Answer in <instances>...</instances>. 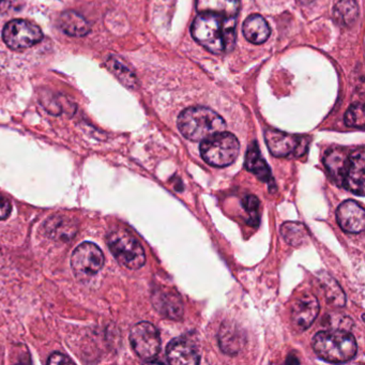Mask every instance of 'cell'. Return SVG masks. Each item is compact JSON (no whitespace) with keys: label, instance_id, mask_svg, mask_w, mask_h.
I'll return each mask as SVG.
<instances>
[{"label":"cell","instance_id":"obj_8","mask_svg":"<svg viewBox=\"0 0 365 365\" xmlns=\"http://www.w3.org/2000/svg\"><path fill=\"white\" fill-rule=\"evenodd\" d=\"M103 264V253L95 243H82L72 254V269L78 277H93L101 270Z\"/></svg>","mask_w":365,"mask_h":365},{"label":"cell","instance_id":"obj_28","mask_svg":"<svg viewBox=\"0 0 365 365\" xmlns=\"http://www.w3.org/2000/svg\"><path fill=\"white\" fill-rule=\"evenodd\" d=\"M11 213V205L9 200L0 195V221L7 219Z\"/></svg>","mask_w":365,"mask_h":365},{"label":"cell","instance_id":"obj_11","mask_svg":"<svg viewBox=\"0 0 365 365\" xmlns=\"http://www.w3.org/2000/svg\"><path fill=\"white\" fill-rule=\"evenodd\" d=\"M264 140L269 151L277 158H285L292 153L297 155L301 145L304 143L298 136L273 129L264 132Z\"/></svg>","mask_w":365,"mask_h":365},{"label":"cell","instance_id":"obj_29","mask_svg":"<svg viewBox=\"0 0 365 365\" xmlns=\"http://www.w3.org/2000/svg\"><path fill=\"white\" fill-rule=\"evenodd\" d=\"M48 363V364H70V363H73V361L66 356L65 354L55 352V354H51Z\"/></svg>","mask_w":365,"mask_h":365},{"label":"cell","instance_id":"obj_12","mask_svg":"<svg viewBox=\"0 0 365 365\" xmlns=\"http://www.w3.org/2000/svg\"><path fill=\"white\" fill-rule=\"evenodd\" d=\"M319 302L311 294L301 297L292 309V322L297 331H305L313 324L319 314Z\"/></svg>","mask_w":365,"mask_h":365},{"label":"cell","instance_id":"obj_17","mask_svg":"<svg viewBox=\"0 0 365 365\" xmlns=\"http://www.w3.org/2000/svg\"><path fill=\"white\" fill-rule=\"evenodd\" d=\"M243 35L247 41L254 44H262L270 37V27L259 14H253L243 23Z\"/></svg>","mask_w":365,"mask_h":365},{"label":"cell","instance_id":"obj_9","mask_svg":"<svg viewBox=\"0 0 365 365\" xmlns=\"http://www.w3.org/2000/svg\"><path fill=\"white\" fill-rule=\"evenodd\" d=\"M365 155L363 148L349 153L345 170L341 178V187L356 195H364Z\"/></svg>","mask_w":365,"mask_h":365},{"label":"cell","instance_id":"obj_30","mask_svg":"<svg viewBox=\"0 0 365 365\" xmlns=\"http://www.w3.org/2000/svg\"><path fill=\"white\" fill-rule=\"evenodd\" d=\"M300 3L305 4V5H309V4H311L313 0H299Z\"/></svg>","mask_w":365,"mask_h":365},{"label":"cell","instance_id":"obj_16","mask_svg":"<svg viewBox=\"0 0 365 365\" xmlns=\"http://www.w3.org/2000/svg\"><path fill=\"white\" fill-rule=\"evenodd\" d=\"M245 168L252 174L255 175L259 180L269 183V185L272 182L270 168L260 155V150L256 142L252 143L247 149V155H245Z\"/></svg>","mask_w":365,"mask_h":365},{"label":"cell","instance_id":"obj_14","mask_svg":"<svg viewBox=\"0 0 365 365\" xmlns=\"http://www.w3.org/2000/svg\"><path fill=\"white\" fill-rule=\"evenodd\" d=\"M168 360L174 365H196L200 363V356L193 341L185 339H175L168 344Z\"/></svg>","mask_w":365,"mask_h":365},{"label":"cell","instance_id":"obj_19","mask_svg":"<svg viewBox=\"0 0 365 365\" xmlns=\"http://www.w3.org/2000/svg\"><path fill=\"white\" fill-rule=\"evenodd\" d=\"M198 14H217L225 18H237L239 0H196Z\"/></svg>","mask_w":365,"mask_h":365},{"label":"cell","instance_id":"obj_10","mask_svg":"<svg viewBox=\"0 0 365 365\" xmlns=\"http://www.w3.org/2000/svg\"><path fill=\"white\" fill-rule=\"evenodd\" d=\"M337 223L341 230L350 234H359L365 227V212L363 207L354 200H346L336 211Z\"/></svg>","mask_w":365,"mask_h":365},{"label":"cell","instance_id":"obj_21","mask_svg":"<svg viewBox=\"0 0 365 365\" xmlns=\"http://www.w3.org/2000/svg\"><path fill=\"white\" fill-rule=\"evenodd\" d=\"M359 16L356 0H339L334 7L333 18L337 24L350 27L356 23Z\"/></svg>","mask_w":365,"mask_h":365},{"label":"cell","instance_id":"obj_15","mask_svg":"<svg viewBox=\"0 0 365 365\" xmlns=\"http://www.w3.org/2000/svg\"><path fill=\"white\" fill-rule=\"evenodd\" d=\"M44 227L48 237L57 241L71 240L78 232V225L76 222L63 215L50 217Z\"/></svg>","mask_w":365,"mask_h":365},{"label":"cell","instance_id":"obj_1","mask_svg":"<svg viewBox=\"0 0 365 365\" xmlns=\"http://www.w3.org/2000/svg\"><path fill=\"white\" fill-rule=\"evenodd\" d=\"M236 18L198 14L191 27L194 40L213 54L230 52L236 42Z\"/></svg>","mask_w":365,"mask_h":365},{"label":"cell","instance_id":"obj_27","mask_svg":"<svg viewBox=\"0 0 365 365\" xmlns=\"http://www.w3.org/2000/svg\"><path fill=\"white\" fill-rule=\"evenodd\" d=\"M364 121V106H363V104L358 103L350 106L349 110L345 114L346 125L348 127L363 129Z\"/></svg>","mask_w":365,"mask_h":365},{"label":"cell","instance_id":"obj_20","mask_svg":"<svg viewBox=\"0 0 365 365\" xmlns=\"http://www.w3.org/2000/svg\"><path fill=\"white\" fill-rule=\"evenodd\" d=\"M58 25L66 35L71 37H84L91 33V25L76 11H67L61 14Z\"/></svg>","mask_w":365,"mask_h":365},{"label":"cell","instance_id":"obj_22","mask_svg":"<svg viewBox=\"0 0 365 365\" xmlns=\"http://www.w3.org/2000/svg\"><path fill=\"white\" fill-rule=\"evenodd\" d=\"M348 155L341 149H332L329 150L324 155V165L328 168L332 178L341 185L343 178L344 170H345L346 162Z\"/></svg>","mask_w":365,"mask_h":365},{"label":"cell","instance_id":"obj_6","mask_svg":"<svg viewBox=\"0 0 365 365\" xmlns=\"http://www.w3.org/2000/svg\"><path fill=\"white\" fill-rule=\"evenodd\" d=\"M3 39L11 50H25L41 42L43 33L29 21L14 20L4 27Z\"/></svg>","mask_w":365,"mask_h":365},{"label":"cell","instance_id":"obj_2","mask_svg":"<svg viewBox=\"0 0 365 365\" xmlns=\"http://www.w3.org/2000/svg\"><path fill=\"white\" fill-rule=\"evenodd\" d=\"M177 125L181 134L192 142H202L226 129L225 121L217 113L202 106L182 110Z\"/></svg>","mask_w":365,"mask_h":365},{"label":"cell","instance_id":"obj_3","mask_svg":"<svg viewBox=\"0 0 365 365\" xmlns=\"http://www.w3.org/2000/svg\"><path fill=\"white\" fill-rule=\"evenodd\" d=\"M313 349L327 362L344 363L354 358L358 345L349 331L331 329L320 331L313 337Z\"/></svg>","mask_w":365,"mask_h":365},{"label":"cell","instance_id":"obj_24","mask_svg":"<svg viewBox=\"0 0 365 365\" xmlns=\"http://www.w3.org/2000/svg\"><path fill=\"white\" fill-rule=\"evenodd\" d=\"M106 66H108L110 71L125 86L131 87V88L135 86V74L128 68L123 59L116 56H110L106 61Z\"/></svg>","mask_w":365,"mask_h":365},{"label":"cell","instance_id":"obj_25","mask_svg":"<svg viewBox=\"0 0 365 365\" xmlns=\"http://www.w3.org/2000/svg\"><path fill=\"white\" fill-rule=\"evenodd\" d=\"M319 281L322 283L327 301L331 304L336 305V307H344L346 302L345 294L341 290V286L334 281V279L324 273Z\"/></svg>","mask_w":365,"mask_h":365},{"label":"cell","instance_id":"obj_13","mask_svg":"<svg viewBox=\"0 0 365 365\" xmlns=\"http://www.w3.org/2000/svg\"><path fill=\"white\" fill-rule=\"evenodd\" d=\"M155 309L164 317L177 320L182 317L183 303L178 292L172 288H157L153 294Z\"/></svg>","mask_w":365,"mask_h":365},{"label":"cell","instance_id":"obj_23","mask_svg":"<svg viewBox=\"0 0 365 365\" xmlns=\"http://www.w3.org/2000/svg\"><path fill=\"white\" fill-rule=\"evenodd\" d=\"M281 235L286 242L292 247H300L307 242L309 238V230L307 226L298 222H286L282 225Z\"/></svg>","mask_w":365,"mask_h":365},{"label":"cell","instance_id":"obj_7","mask_svg":"<svg viewBox=\"0 0 365 365\" xmlns=\"http://www.w3.org/2000/svg\"><path fill=\"white\" fill-rule=\"evenodd\" d=\"M130 343L135 354L145 361H151L161 348L159 331L150 322H138L130 332Z\"/></svg>","mask_w":365,"mask_h":365},{"label":"cell","instance_id":"obj_18","mask_svg":"<svg viewBox=\"0 0 365 365\" xmlns=\"http://www.w3.org/2000/svg\"><path fill=\"white\" fill-rule=\"evenodd\" d=\"M245 344V336L236 324L225 322L222 324L219 332V345L227 354H238Z\"/></svg>","mask_w":365,"mask_h":365},{"label":"cell","instance_id":"obj_4","mask_svg":"<svg viewBox=\"0 0 365 365\" xmlns=\"http://www.w3.org/2000/svg\"><path fill=\"white\" fill-rule=\"evenodd\" d=\"M240 150L238 138L228 132H220L202 140L200 155L209 165L225 168L234 163Z\"/></svg>","mask_w":365,"mask_h":365},{"label":"cell","instance_id":"obj_26","mask_svg":"<svg viewBox=\"0 0 365 365\" xmlns=\"http://www.w3.org/2000/svg\"><path fill=\"white\" fill-rule=\"evenodd\" d=\"M242 206L247 213V223L252 227H257L260 223V204L258 198L253 195L245 196Z\"/></svg>","mask_w":365,"mask_h":365},{"label":"cell","instance_id":"obj_5","mask_svg":"<svg viewBox=\"0 0 365 365\" xmlns=\"http://www.w3.org/2000/svg\"><path fill=\"white\" fill-rule=\"evenodd\" d=\"M108 245L117 260L125 268L138 270L146 262V254L135 237L123 228L108 234Z\"/></svg>","mask_w":365,"mask_h":365}]
</instances>
